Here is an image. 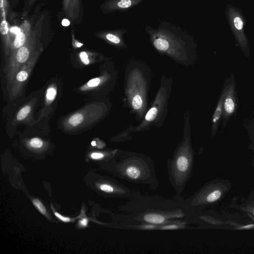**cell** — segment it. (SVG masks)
Segmentation results:
<instances>
[{
	"mask_svg": "<svg viewBox=\"0 0 254 254\" xmlns=\"http://www.w3.org/2000/svg\"><path fill=\"white\" fill-rule=\"evenodd\" d=\"M125 212L121 220L123 229L127 226L146 223L158 225L193 222L194 212L185 204L181 195L170 199L157 195L136 197L120 206Z\"/></svg>",
	"mask_w": 254,
	"mask_h": 254,
	"instance_id": "6da1fadb",
	"label": "cell"
},
{
	"mask_svg": "<svg viewBox=\"0 0 254 254\" xmlns=\"http://www.w3.org/2000/svg\"><path fill=\"white\" fill-rule=\"evenodd\" d=\"M145 31L154 48L176 63L189 65L195 58L196 44L193 36L179 26L163 21L156 28L146 25Z\"/></svg>",
	"mask_w": 254,
	"mask_h": 254,
	"instance_id": "7a4b0ae2",
	"label": "cell"
},
{
	"mask_svg": "<svg viewBox=\"0 0 254 254\" xmlns=\"http://www.w3.org/2000/svg\"><path fill=\"white\" fill-rule=\"evenodd\" d=\"M116 156L118 158L115 165L117 176L131 183L147 185L150 190L158 188L159 182L152 158L124 150H117Z\"/></svg>",
	"mask_w": 254,
	"mask_h": 254,
	"instance_id": "3957f363",
	"label": "cell"
},
{
	"mask_svg": "<svg viewBox=\"0 0 254 254\" xmlns=\"http://www.w3.org/2000/svg\"><path fill=\"white\" fill-rule=\"evenodd\" d=\"M190 133L189 113H187L183 139L176 147L172 157L166 162L169 181L178 195L183 192L192 174L194 151Z\"/></svg>",
	"mask_w": 254,
	"mask_h": 254,
	"instance_id": "277c9868",
	"label": "cell"
},
{
	"mask_svg": "<svg viewBox=\"0 0 254 254\" xmlns=\"http://www.w3.org/2000/svg\"><path fill=\"white\" fill-rule=\"evenodd\" d=\"M127 69L125 96L128 106L141 120L147 111L149 74L138 63L131 62Z\"/></svg>",
	"mask_w": 254,
	"mask_h": 254,
	"instance_id": "5b68a950",
	"label": "cell"
},
{
	"mask_svg": "<svg viewBox=\"0 0 254 254\" xmlns=\"http://www.w3.org/2000/svg\"><path fill=\"white\" fill-rule=\"evenodd\" d=\"M160 88L152 105L147 111L140 124L137 127L127 129V133L138 132L145 130L151 125L157 126L164 118L168 101L171 90V82L166 77H162Z\"/></svg>",
	"mask_w": 254,
	"mask_h": 254,
	"instance_id": "8992f818",
	"label": "cell"
},
{
	"mask_svg": "<svg viewBox=\"0 0 254 254\" xmlns=\"http://www.w3.org/2000/svg\"><path fill=\"white\" fill-rule=\"evenodd\" d=\"M37 31V28L32 30L31 36L27 42L23 46L10 53L4 69L8 84H11L18 71L29 60L36 50Z\"/></svg>",
	"mask_w": 254,
	"mask_h": 254,
	"instance_id": "52a82bcc",
	"label": "cell"
},
{
	"mask_svg": "<svg viewBox=\"0 0 254 254\" xmlns=\"http://www.w3.org/2000/svg\"><path fill=\"white\" fill-rule=\"evenodd\" d=\"M106 110L104 105H91L65 119L63 126L70 130L84 128L101 118Z\"/></svg>",
	"mask_w": 254,
	"mask_h": 254,
	"instance_id": "ba28073f",
	"label": "cell"
},
{
	"mask_svg": "<svg viewBox=\"0 0 254 254\" xmlns=\"http://www.w3.org/2000/svg\"><path fill=\"white\" fill-rule=\"evenodd\" d=\"M41 51L40 48L38 50H35L31 57L16 74L14 80L11 83L9 92V97L11 100L17 98L21 93L23 85L32 71Z\"/></svg>",
	"mask_w": 254,
	"mask_h": 254,
	"instance_id": "9c48e42d",
	"label": "cell"
},
{
	"mask_svg": "<svg viewBox=\"0 0 254 254\" xmlns=\"http://www.w3.org/2000/svg\"><path fill=\"white\" fill-rule=\"evenodd\" d=\"M227 15L228 20L236 41L242 49L248 47V42L244 32L245 19L241 13L231 5L227 7Z\"/></svg>",
	"mask_w": 254,
	"mask_h": 254,
	"instance_id": "30bf717a",
	"label": "cell"
},
{
	"mask_svg": "<svg viewBox=\"0 0 254 254\" xmlns=\"http://www.w3.org/2000/svg\"><path fill=\"white\" fill-rule=\"evenodd\" d=\"M127 32L126 29L121 28L103 30L95 33V35L96 37L117 48L125 49L127 47L124 39V36Z\"/></svg>",
	"mask_w": 254,
	"mask_h": 254,
	"instance_id": "8fae6325",
	"label": "cell"
},
{
	"mask_svg": "<svg viewBox=\"0 0 254 254\" xmlns=\"http://www.w3.org/2000/svg\"><path fill=\"white\" fill-rule=\"evenodd\" d=\"M144 0H106L100 6L103 13L122 11L133 8Z\"/></svg>",
	"mask_w": 254,
	"mask_h": 254,
	"instance_id": "7c38bea8",
	"label": "cell"
},
{
	"mask_svg": "<svg viewBox=\"0 0 254 254\" xmlns=\"http://www.w3.org/2000/svg\"><path fill=\"white\" fill-rule=\"evenodd\" d=\"M63 11L69 20L80 22L83 17L81 0H63Z\"/></svg>",
	"mask_w": 254,
	"mask_h": 254,
	"instance_id": "4fadbf2b",
	"label": "cell"
},
{
	"mask_svg": "<svg viewBox=\"0 0 254 254\" xmlns=\"http://www.w3.org/2000/svg\"><path fill=\"white\" fill-rule=\"evenodd\" d=\"M32 32L31 24L25 21L20 26L19 32L12 41L10 53L23 46L29 39Z\"/></svg>",
	"mask_w": 254,
	"mask_h": 254,
	"instance_id": "5bb4252c",
	"label": "cell"
},
{
	"mask_svg": "<svg viewBox=\"0 0 254 254\" xmlns=\"http://www.w3.org/2000/svg\"><path fill=\"white\" fill-rule=\"evenodd\" d=\"M236 107V98L235 87L233 83L228 85V88L225 97L223 107V117L227 118L235 111Z\"/></svg>",
	"mask_w": 254,
	"mask_h": 254,
	"instance_id": "9a60e30c",
	"label": "cell"
},
{
	"mask_svg": "<svg viewBox=\"0 0 254 254\" xmlns=\"http://www.w3.org/2000/svg\"><path fill=\"white\" fill-rule=\"evenodd\" d=\"M1 17H3V19L0 23V31L3 41L4 52L6 54H8L12 41L10 39L8 24L5 19V15H1Z\"/></svg>",
	"mask_w": 254,
	"mask_h": 254,
	"instance_id": "2e32d148",
	"label": "cell"
},
{
	"mask_svg": "<svg viewBox=\"0 0 254 254\" xmlns=\"http://www.w3.org/2000/svg\"><path fill=\"white\" fill-rule=\"evenodd\" d=\"M228 88V85L225 87V88L223 90L213 115L212 127V130L213 133H215V131L216 130L219 120L222 115V109L223 107V102L227 93Z\"/></svg>",
	"mask_w": 254,
	"mask_h": 254,
	"instance_id": "e0dca14e",
	"label": "cell"
},
{
	"mask_svg": "<svg viewBox=\"0 0 254 254\" xmlns=\"http://www.w3.org/2000/svg\"><path fill=\"white\" fill-rule=\"evenodd\" d=\"M110 78V75L108 73H105L100 77L94 78L90 80L85 84L80 87V90L82 91L87 90L88 89L97 87L108 81Z\"/></svg>",
	"mask_w": 254,
	"mask_h": 254,
	"instance_id": "ac0fdd59",
	"label": "cell"
},
{
	"mask_svg": "<svg viewBox=\"0 0 254 254\" xmlns=\"http://www.w3.org/2000/svg\"><path fill=\"white\" fill-rule=\"evenodd\" d=\"M57 89L54 86H50L46 91V98L47 103H51L56 98Z\"/></svg>",
	"mask_w": 254,
	"mask_h": 254,
	"instance_id": "d6986e66",
	"label": "cell"
},
{
	"mask_svg": "<svg viewBox=\"0 0 254 254\" xmlns=\"http://www.w3.org/2000/svg\"><path fill=\"white\" fill-rule=\"evenodd\" d=\"M31 111V107L29 105H26L22 107L17 113L16 120L22 121L29 114Z\"/></svg>",
	"mask_w": 254,
	"mask_h": 254,
	"instance_id": "ffe728a7",
	"label": "cell"
},
{
	"mask_svg": "<svg viewBox=\"0 0 254 254\" xmlns=\"http://www.w3.org/2000/svg\"><path fill=\"white\" fill-rule=\"evenodd\" d=\"M221 195V192L218 190H214L209 193L205 198L207 202H213L219 198Z\"/></svg>",
	"mask_w": 254,
	"mask_h": 254,
	"instance_id": "44dd1931",
	"label": "cell"
},
{
	"mask_svg": "<svg viewBox=\"0 0 254 254\" xmlns=\"http://www.w3.org/2000/svg\"><path fill=\"white\" fill-rule=\"evenodd\" d=\"M29 145L33 148H40L43 145V141L40 138L34 137L30 140Z\"/></svg>",
	"mask_w": 254,
	"mask_h": 254,
	"instance_id": "7402d4cb",
	"label": "cell"
},
{
	"mask_svg": "<svg viewBox=\"0 0 254 254\" xmlns=\"http://www.w3.org/2000/svg\"><path fill=\"white\" fill-rule=\"evenodd\" d=\"M33 203L42 214H45L46 213V208L39 200L34 199L33 200Z\"/></svg>",
	"mask_w": 254,
	"mask_h": 254,
	"instance_id": "603a6c76",
	"label": "cell"
},
{
	"mask_svg": "<svg viewBox=\"0 0 254 254\" xmlns=\"http://www.w3.org/2000/svg\"><path fill=\"white\" fill-rule=\"evenodd\" d=\"M79 58L81 62L85 65H87L90 63V61L88 58V53L85 51L81 52L79 54Z\"/></svg>",
	"mask_w": 254,
	"mask_h": 254,
	"instance_id": "cb8c5ba5",
	"label": "cell"
},
{
	"mask_svg": "<svg viewBox=\"0 0 254 254\" xmlns=\"http://www.w3.org/2000/svg\"><path fill=\"white\" fill-rule=\"evenodd\" d=\"M36 1H37V0H26L24 7V10L23 11V13H27L28 9L30 8V7L33 5Z\"/></svg>",
	"mask_w": 254,
	"mask_h": 254,
	"instance_id": "d4e9b609",
	"label": "cell"
},
{
	"mask_svg": "<svg viewBox=\"0 0 254 254\" xmlns=\"http://www.w3.org/2000/svg\"><path fill=\"white\" fill-rule=\"evenodd\" d=\"M105 154L101 152H93L90 155L92 159L94 160H101L104 158Z\"/></svg>",
	"mask_w": 254,
	"mask_h": 254,
	"instance_id": "484cf974",
	"label": "cell"
},
{
	"mask_svg": "<svg viewBox=\"0 0 254 254\" xmlns=\"http://www.w3.org/2000/svg\"><path fill=\"white\" fill-rule=\"evenodd\" d=\"M54 214L56 216H57L59 219L61 220L64 222H68L70 221V219L68 217H65L62 215H61L60 214L57 212H55Z\"/></svg>",
	"mask_w": 254,
	"mask_h": 254,
	"instance_id": "4316f807",
	"label": "cell"
},
{
	"mask_svg": "<svg viewBox=\"0 0 254 254\" xmlns=\"http://www.w3.org/2000/svg\"><path fill=\"white\" fill-rule=\"evenodd\" d=\"M88 223V220L86 218H83L79 221L80 225L82 227H86Z\"/></svg>",
	"mask_w": 254,
	"mask_h": 254,
	"instance_id": "83f0119b",
	"label": "cell"
},
{
	"mask_svg": "<svg viewBox=\"0 0 254 254\" xmlns=\"http://www.w3.org/2000/svg\"><path fill=\"white\" fill-rule=\"evenodd\" d=\"M62 25L64 26H67L70 24V22L67 19H64L62 22Z\"/></svg>",
	"mask_w": 254,
	"mask_h": 254,
	"instance_id": "f1b7e54d",
	"label": "cell"
},
{
	"mask_svg": "<svg viewBox=\"0 0 254 254\" xmlns=\"http://www.w3.org/2000/svg\"><path fill=\"white\" fill-rule=\"evenodd\" d=\"M72 39L75 41V46L76 47L79 48L83 45L82 43L77 42V41H76L74 39L73 35L72 36Z\"/></svg>",
	"mask_w": 254,
	"mask_h": 254,
	"instance_id": "f546056e",
	"label": "cell"
},
{
	"mask_svg": "<svg viewBox=\"0 0 254 254\" xmlns=\"http://www.w3.org/2000/svg\"><path fill=\"white\" fill-rule=\"evenodd\" d=\"M254 225V224H252V225H247V226H243V227H242L241 228H251V227H253Z\"/></svg>",
	"mask_w": 254,
	"mask_h": 254,
	"instance_id": "4dcf8cb0",
	"label": "cell"
},
{
	"mask_svg": "<svg viewBox=\"0 0 254 254\" xmlns=\"http://www.w3.org/2000/svg\"><path fill=\"white\" fill-rule=\"evenodd\" d=\"M91 145L92 146H95L96 145V142L95 141H93L92 142H91Z\"/></svg>",
	"mask_w": 254,
	"mask_h": 254,
	"instance_id": "1f68e13d",
	"label": "cell"
},
{
	"mask_svg": "<svg viewBox=\"0 0 254 254\" xmlns=\"http://www.w3.org/2000/svg\"></svg>",
	"mask_w": 254,
	"mask_h": 254,
	"instance_id": "d6a6232c",
	"label": "cell"
}]
</instances>
